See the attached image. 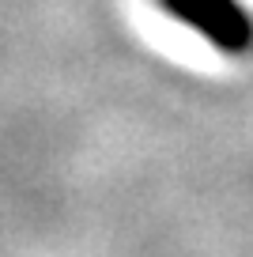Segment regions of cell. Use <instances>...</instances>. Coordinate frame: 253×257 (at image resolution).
<instances>
[{
    "mask_svg": "<svg viewBox=\"0 0 253 257\" xmlns=\"http://www.w3.org/2000/svg\"><path fill=\"white\" fill-rule=\"evenodd\" d=\"M166 16L215 46L223 57L253 53V12L242 0H159Z\"/></svg>",
    "mask_w": 253,
    "mask_h": 257,
    "instance_id": "1",
    "label": "cell"
}]
</instances>
